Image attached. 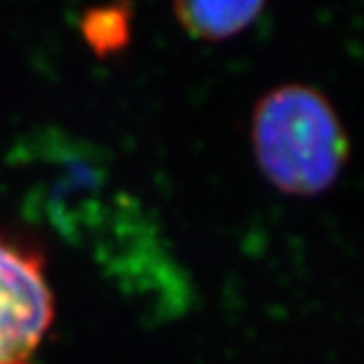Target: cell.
<instances>
[{
	"label": "cell",
	"instance_id": "obj_1",
	"mask_svg": "<svg viewBox=\"0 0 364 364\" xmlns=\"http://www.w3.org/2000/svg\"><path fill=\"white\" fill-rule=\"evenodd\" d=\"M257 165L290 196H318L341 176L349 143L331 103L314 88L290 84L257 103L250 123Z\"/></svg>",
	"mask_w": 364,
	"mask_h": 364
},
{
	"label": "cell",
	"instance_id": "obj_4",
	"mask_svg": "<svg viewBox=\"0 0 364 364\" xmlns=\"http://www.w3.org/2000/svg\"><path fill=\"white\" fill-rule=\"evenodd\" d=\"M84 40L97 55H110L129 42V9L127 5H103L84 16Z\"/></svg>",
	"mask_w": 364,
	"mask_h": 364
},
{
	"label": "cell",
	"instance_id": "obj_2",
	"mask_svg": "<svg viewBox=\"0 0 364 364\" xmlns=\"http://www.w3.org/2000/svg\"><path fill=\"white\" fill-rule=\"evenodd\" d=\"M53 323L42 259L0 235V364H27Z\"/></svg>",
	"mask_w": 364,
	"mask_h": 364
},
{
	"label": "cell",
	"instance_id": "obj_3",
	"mask_svg": "<svg viewBox=\"0 0 364 364\" xmlns=\"http://www.w3.org/2000/svg\"><path fill=\"white\" fill-rule=\"evenodd\" d=\"M266 0H173V11L196 40L220 42L246 31L264 11Z\"/></svg>",
	"mask_w": 364,
	"mask_h": 364
}]
</instances>
